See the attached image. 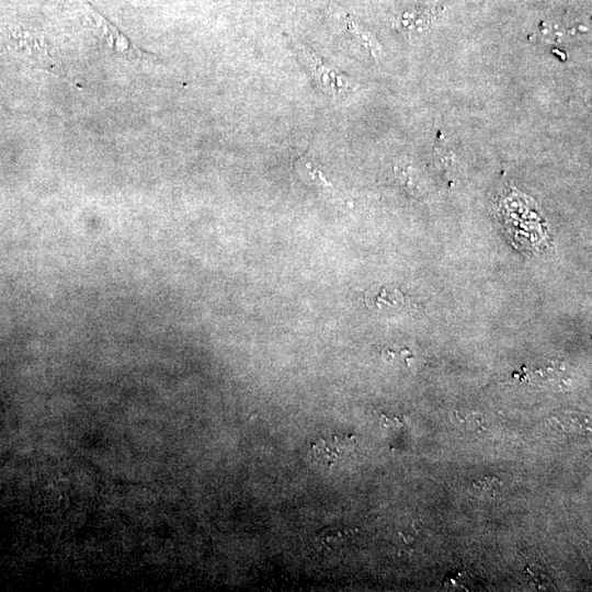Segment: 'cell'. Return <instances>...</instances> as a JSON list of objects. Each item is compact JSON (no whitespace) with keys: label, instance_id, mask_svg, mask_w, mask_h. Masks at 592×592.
I'll list each match as a JSON object with an SVG mask.
<instances>
[{"label":"cell","instance_id":"obj_2","mask_svg":"<svg viewBox=\"0 0 592 592\" xmlns=\"http://www.w3.org/2000/svg\"><path fill=\"white\" fill-rule=\"evenodd\" d=\"M304 58L321 90L331 96H342L351 89L350 80L326 65L315 53L303 48Z\"/></svg>","mask_w":592,"mask_h":592},{"label":"cell","instance_id":"obj_1","mask_svg":"<svg viewBox=\"0 0 592 592\" xmlns=\"http://www.w3.org/2000/svg\"><path fill=\"white\" fill-rule=\"evenodd\" d=\"M90 18L103 44L112 52L128 60L146 61L152 59V55L137 47L116 26L104 19L93 8L90 9Z\"/></svg>","mask_w":592,"mask_h":592},{"label":"cell","instance_id":"obj_4","mask_svg":"<svg viewBox=\"0 0 592 592\" xmlns=\"http://www.w3.org/2000/svg\"><path fill=\"white\" fill-rule=\"evenodd\" d=\"M501 481L494 476H487L475 481L474 487L485 492H496L501 486Z\"/></svg>","mask_w":592,"mask_h":592},{"label":"cell","instance_id":"obj_3","mask_svg":"<svg viewBox=\"0 0 592 592\" xmlns=\"http://www.w3.org/2000/svg\"><path fill=\"white\" fill-rule=\"evenodd\" d=\"M354 444L351 435H332L320 437L311 445L315 457L327 466L333 465L343 455L348 454Z\"/></svg>","mask_w":592,"mask_h":592}]
</instances>
